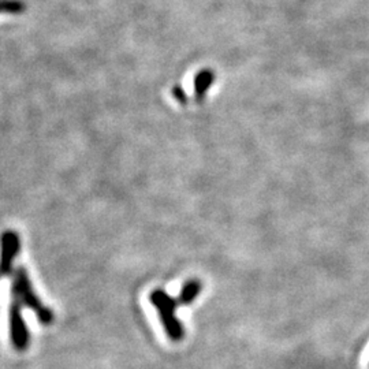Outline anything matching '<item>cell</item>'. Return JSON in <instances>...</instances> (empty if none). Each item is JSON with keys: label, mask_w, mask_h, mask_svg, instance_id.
<instances>
[{"label": "cell", "mask_w": 369, "mask_h": 369, "mask_svg": "<svg viewBox=\"0 0 369 369\" xmlns=\"http://www.w3.org/2000/svg\"><path fill=\"white\" fill-rule=\"evenodd\" d=\"M11 293H13V304L18 305L20 308L25 307V308L35 312L41 324H50L54 320V313L50 308L42 305V302L40 301L36 293L33 292L32 283L25 270L20 268L18 271L16 272L14 279H13Z\"/></svg>", "instance_id": "6da1fadb"}, {"label": "cell", "mask_w": 369, "mask_h": 369, "mask_svg": "<svg viewBox=\"0 0 369 369\" xmlns=\"http://www.w3.org/2000/svg\"><path fill=\"white\" fill-rule=\"evenodd\" d=\"M149 300L159 312L160 320L163 323V327L166 330V334L169 335V338L174 342L182 341L185 331L182 327V323L175 316V311L181 305V301L170 297L163 290H154L149 295Z\"/></svg>", "instance_id": "7a4b0ae2"}, {"label": "cell", "mask_w": 369, "mask_h": 369, "mask_svg": "<svg viewBox=\"0 0 369 369\" xmlns=\"http://www.w3.org/2000/svg\"><path fill=\"white\" fill-rule=\"evenodd\" d=\"M10 338L14 349L18 351L28 349L29 332L22 317V308L16 304H11L10 308Z\"/></svg>", "instance_id": "3957f363"}, {"label": "cell", "mask_w": 369, "mask_h": 369, "mask_svg": "<svg viewBox=\"0 0 369 369\" xmlns=\"http://www.w3.org/2000/svg\"><path fill=\"white\" fill-rule=\"evenodd\" d=\"M1 249L3 251H1V257H0V276H6L11 272L13 259L18 252L17 241L13 239V237H8V239H6L4 246Z\"/></svg>", "instance_id": "277c9868"}, {"label": "cell", "mask_w": 369, "mask_h": 369, "mask_svg": "<svg viewBox=\"0 0 369 369\" xmlns=\"http://www.w3.org/2000/svg\"><path fill=\"white\" fill-rule=\"evenodd\" d=\"M200 292H201V283L198 280H189L183 285L178 300L181 301L182 305H189L195 301Z\"/></svg>", "instance_id": "5b68a950"}]
</instances>
